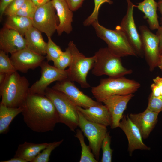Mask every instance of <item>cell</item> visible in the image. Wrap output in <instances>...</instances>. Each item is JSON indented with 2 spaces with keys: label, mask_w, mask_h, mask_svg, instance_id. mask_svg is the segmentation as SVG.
<instances>
[{
  "label": "cell",
  "mask_w": 162,
  "mask_h": 162,
  "mask_svg": "<svg viewBox=\"0 0 162 162\" xmlns=\"http://www.w3.org/2000/svg\"><path fill=\"white\" fill-rule=\"evenodd\" d=\"M21 106L24 122L34 131L44 133L52 131L56 124L60 123L55 106L44 95L29 94Z\"/></svg>",
  "instance_id": "6da1fadb"
},
{
  "label": "cell",
  "mask_w": 162,
  "mask_h": 162,
  "mask_svg": "<svg viewBox=\"0 0 162 162\" xmlns=\"http://www.w3.org/2000/svg\"><path fill=\"white\" fill-rule=\"evenodd\" d=\"M29 85L27 79L17 71L6 74L4 80L0 84V103L10 107L21 106L29 94Z\"/></svg>",
  "instance_id": "7a4b0ae2"
},
{
  "label": "cell",
  "mask_w": 162,
  "mask_h": 162,
  "mask_svg": "<svg viewBox=\"0 0 162 162\" xmlns=\"http://www.w3.org/2000/svg\"><path fill=\"white\" fill-rule=\"evenodd\" d=\"M92 25L97 36L106 43L107 47L113 54L120 57L137 56L124 33L118 26L115 30L109 29L100 25L98 20Z\"/></svg>",
  "instance_id": "3957f363"
},
{
  "label": "cell",
  "mask_w": 162,
  "mask_h": 162,
  "mask_svg": "<svg viewBox=\"0 0 162 162\" xmlns=\"http://www.w3.org/2000/svg\"><path fill=\"white\" fill-rule=\"evenodd\" d=\"M95 60L92 73L99 76L106 75L110 77H118L131 74V69L122 65L121 57L112 53L107 47L100 48L95 54Z\"/></svg>",
  "instance_id": "277c9868"
},
{
  "label": "cell",
  "mask_w": 162,
  "mask_h": 162,
  "mask_svg": "<svg viewBox=\"0 0 162 162\" xmlns=\"http://www.w3.org/2000/svg\"><path fill=\"white\" fill-rule=\"evenodd\" d=\"M140 86L137 82L124 76L109 77L101 79L98 85L92 88L91 92L97 101L101 102L102 99L110 96L133 94Z\"/></svg>",
  "instance_id": "5b68a950"
},
{
  "label": "cell",
  "mask_w": 162,
  "mask_h": 162,
  "mask_svg": "<svg viewBox=\"0 0 162 162\" xmlns=\"http://www.w3.org/2000/svg\"><path fill=\"white\" fill-rule=\"evenodd\" d=\"M45 95L52 102L58 113L60 123L72 131L78 127L79 115L77 106L64 94L48 87Z\"/></svg>",
  "instance_id": "8992f818"
},
{
  "label": "cell",
  "mask_w": 162,
  "mask_h": 162,
  "mask_svg": "<svg viewBox=\"0 0 162 162\" xmlns=\"http://www.w3.org/2000/svg\"><path fill=\"white\" fill-rule=\"evenodd\" d=\"M68 46L72 55V61L67 69L68 79L72 82H76L83 88L90 87L86 78L89 70L93 68L95 60V56L86 57L80 52L72 41L69 42Z\"/></svg>",
  "instance_id": "52a82bcc"
},
{
  "label": "cell",
  "mask_w": 162,
  "mask_h": 162,
  "mask_svg": "<svg viewBox=\"0 0 162 162\" xmlns=\"http://www.w3.org/2000/svg\"><path fill=\"white\" fill-rule=\"evenodd\" d=\"M51 0L38 7L32 19L33 26L48 38L51 37L56 31L58 18Z\"/></svg>",
  "instance_id": "ba28073f"
},
{
  "label": "cell",
  "mask_w": 162,
  "mask_h": 162,
  "mask_svg": "<svg viewBox=\"0 0 162 162\" xmlns=\"http://www.w3.org/2000/svg\"><path fill=\"white\" fill-rule=\"evenodd\" d=\"M78 111V126L88 140L89 146L98 161L102 142L107 132L106 126L88 120Z\"/></svg>",
  "instance_id": "9c48e42d"
},
{
  "label": "cell",
  "mask_w": 162,
  "mask_h": 162,
  "mask_svg": "<svg viewBox=\"0 0 162 162\" xmlns=\"http://www.w3.org/2000/svg\"><path fill=\"white\" fill-rule=\"evenodd\" d=\"M40 67L41 68V77L29 88V94L45 95L46 90L52 83L68 78L67 70L60 69L50 65L47 61H44Z\"/></svg>",
  "instance_id": "30bf717a"
},
{
  "label": "cell",
  "mask_w": 162,
  "mask_h": 162,
  "mask_svg": "<svg viewBox=\"0 0 162 162\" xmlns=\"http://www.w3.org/2000/svg\"><path fill=\"white\" fill-rule=\"evenodd\" d=\"M144 55L149 66V70L153 71L158 66L160 54L159 41L156 34L153 33L145 25L139 27Z\"/></svg>",
  "instance_id": "8fae6325"
},
{
  "label": "cell",
  "mask_w": 162,
  "mask_h": 162,
  "mask_svg": "<svg viewBox=\"0 0 162 162\" xmlns=\"http://www.w3.org/2000/svg\"><path fill=\"white\" fill-rule=\"evenodd\" d=\"M127 10L123 18L119 28L123 32L137 56L142 57L144 55L140 34L137 31L133 16L134 5L130 0H126Z\"/></svg>",
  "instance_id": "7c38bea8"
},
{
  "label": "cell",
  "mask_w": 162,
  "mask_h": 162,
  "mask_svg": "<svg viewBox=\"0 0 162 162\" xmlns=\"http://www.w3.org/2000/svg\"><path fill=\"white\" fill-rule=\"evenodd\" d=\"M52 88L62 92L77 106L84 108L101 104L84 94L68 78L58 81Z\"/></svg>",
  "instance_id": "4fadbf2b"
},
{
  "label": "cell",
  "mask_w": 162,
  "mask_h": 162,
  "mask_svg": "<svg viewBox=\"0 0 162 162\" xmlns=\"http://www.w3.org/2000/svg\"><path fill=\"white\" fill-rule=\"evenodd\" d=\"M45 58L26 48L11 55L10 58L16 71L26 73L40 66Z\"/></svg>",
  "instance_id": "5bb4252c"
},
{
  "label": "cell",
  "mask_w": 162,
  "mask_h": 162,
  "mask_svg": "<svg viewBox=\"0 0 162 162\" xmlns=\"http://www.w3.org/2000/svg\"><path fill=\"white\" fill-rule=\"evenodd\" d=\"M133 94L124 95H115L107 97L102 99L111 116L112 123L111 128H115L119 126L123 113L129 100L134 96Z\"/></svg>",
  "instance_id": "9a60e30c"
},
{
  "label": "cell",
  "mask_w": 162,
  "mask_h": 162,
  "mask_svg": "<svg viewBox=\"0 0 162 162\" xmlns=\"http://www.w3.org/2000/svg\"><path fill=\"white\" fill-rule=\"evenodd\" d=\"M17 31L5 26L0 32V48L11 55L27 48L26 39Z\"/></svg>",
  "instance_id": "2e32d148"
},
{
  "label": "cell",
  "mask_w": 162,
  "mask_h": 162,
  "mask_svg": "<svg viewBox=\"0 0 162 162\" xmlns=\"http://www.w3.org/2000/svg\"><path fill=\"white\" fill-rule=\"evenodd\" d=\"M119 127L124 132L128 142V150L130 155L136 149L149 150L150 148L145 144L141 133L137 126L131 121L129 116H123Z\"/></svg>",
  "instance_id": "e0dca14e"
},
{
  "label": "cell",
  "mask_w": 162,
  "mask_h": 162,
  "mask_svg": "<svg viewBox=\"0 0 162 162\" xmlns=\"http://www.w3.org/2000/svg\"><path fill=\"white\" fill-rule=\"evenodd\" d=\"M158 114L147 108L142 112L130 113L129 116L139 128L142 138L146 139L149 136L155 125Z\"/></svg>",
  "instance_id": "ac0fdd59"
},
{
  "label": "cell",
  "mask_w": 162,
  "mask_h": 162,
  "mask_svg": "<svg viewBox=\"0 0 162 162\" xmlns=\"http://www.w3.org/2000/svg\"><path fill=\"white\" fill-rule=\"evenodd\" d=\"M56 9L59 24L56 31L60 36L63 32L69 34L72 30L73 14L65 0H51Z\"/></svg>",
  "instance_id": "d6986e66"
},
{
  "label": "cell",
  "mask_w": 162,
  "mask_h": 162,
  "mask_svg": "<svg viewBox=\"0 0 162 162\" xmlns=\"http://www.w3.org/2000/svg\"><path fill=\"white\" fill-rule=\"evenodd\" d=\"M78 110L88 120L94 123L111 126L112 117L107 107L101 104L84 108L77 106Z\"/></svg>",
  "instance_id": "ffe728a7"
},
{
  "label": "cell",
  "mask_w": 162,
  "mask_h": 162,
  "mask_svg": "<svg viewBox=\"0 0 162 162\" xmlns=\"http://www.w3.org/2000/svg\"><path fill=\"white\" fill-rule=\"evenodd\" d=\"M41 32L33 26L25 34L27 48L40 55H46L47 43L44 40Z\"/></svg>",
  "instance_id": "44dd1931"
},
{
  "label": "cell",
  "mask_w": 162,
  "mask_h": 162,
  "mask_svg": "<svg viewBox=\"0 0 162 162\" xmlns=\"http://www.w3.org/2000/svg\"><path fill=\"white\" fill-rule=\"evenodd\" d=\"M49 143H35L25 141L18 145L14 157L21 158L26 162H32L37 155L46 148Z\"/></svg>",
  "instance_id": "7402d4cb"
},
{
  "label": "cell",
  "mask_w": 162,
  "mask_h": 162,
  "mask_svg": "<svg viewBox=\"0 0 162 162\" xmlns=\"http://www.w3.org/2000/svg\"><path fill=\"white\" fill-rule=\"evenodd\" d=\"M136 7L144 13L143 18L147 20L151 29H157L159 28L160 25L157 14L158 2L154 0H144L138 3Z\"/></svg>",
  "instance_id": "603a6c76"
},
{
  "label": "cell",
  "mask_w": 162,
  "mask_h": 162,
  "mask_svg": "<svg viewBox=\"0 0 162 162\" xmlns=\"http://www.w3.org/2000/svg\"><path fill=\"white\" fill-rule=\"evenodd\" d=\"M22 108L7 106L0 103V134H4L9 130V125L14 119L21 113Z\"/></svg>",
  "instance_id": "cb8c5ba5"
},
{
  "label": "cell",
  "mask_w": 162,
  "mask_h": 162,
  "mask_svg": "<svg viewBox=\"0 0 162 162\" xmlns=\"http://www.w3.org/2000/svg\"><path fill=\"white\" fill-rule=\"evenodd\" d=\"M4 26L17 31L23 36L33 26L32 19L17 15L8 16Z\"/></svg>",
  "instance_id": "d4e9b609"
},
{
  "label": "cell",
  "mask_w": 162,
  "mask_h": 162,
  "mask_svg": "<svg viewBox=\"0 0 162 162\" xmlns=\"http://www.w3.org/2000/svg\"><path fill=\"white\" fill-rule=\"evenodd\" d=\"M75 136L80 141L81 147V155L80 162H97L93 153L91 152L92 149L89 146L85 143L84 137L82 131L80 129L76 130Z\"/></svg>",
  "instance_id": "484cf974"
},
{
  "label": "cell",
  "mask_w": 162,
  "mask_h": 162,
  "mask_svg": "<svg viewBox=\"0 0 162 162\" xmlns=\"http://www.w3.org/2000/svg\"><path fill=\"white\" fill-rule=\"evenodd\" d=\"M64 141L62 139L58 141L50 142L48 146L39 153L34 158L32 162H48L52 152L60 145Z\"/></svg>",
  "instance_id": "4316f807"
},
{
  "label": "cell",
  "mask_w": 162,
  "mask_h": 162,
  "mask_svg": "<svg viewBox=\"0 0 162 162\" xmlns=\"http://www.w3.org/2000/svg\"><path fill=\"white\" fill-rule=\"evenodd\" d=\"M48 41L46 50V57L47 62L57 59L62 53L63 52L59 46L56 44L52 40L51 37L48 38Z\"/></svg>",
  "instance_id": "83f0119b"
},
{
  "label": "cell",
  "mask_w": 162,
  "mask_h": 162,
  "mask_svg": "<svg viewBox=\"0 0 162 162\" xmlns=\"http://www.w3.org/2000/svg\"><path fill=\"white\" fill-rule=\"evenodd\" d=\"M72 60V55L69 48L66 49L64 52L53 62L54 66L63 70L70 65Z\"/></svg>",
  "instance_id": "f1b7e54d"
},
{
  "label": "cell",
  "mask_w": 162,
  "mask_h": 162,
  "mask_svg": "<svg viewBox=\"0 0 162 162\" xmlns=\"http://www.w3.org/2000/svg\"><path fill=\"white\" fill-rule=\"evenodd\" d=\"M111 136L109 132H107L103 140L101 148L102 150V156L101 162H111L113 150L110 147Z\"/></svg>",
  "instance_id": "f546056e"
},
{
  "label": "cell",
  "mask_w": 162,
  "mask_h": 162,
  "mask_svg": "<svg viewBox=\"0 0 162 162\" xmlns=\"http://www.w3.org/2000/svg\"><path fill=\"white\" fill-rule=\"evenodd\" d=\"M3 51H0V73L8 74L17 71L11 60Z\"/></svg>",
  "instance_id": "4dcf8cb0"
},
{
  "label": "cell",
  "mask_w": 162,
  "mask_h": 162,
  "mask_svg": "<svg viewBox=\"0 0 162 162\" xmlns=\"http://www.w3.org/2000/svg\"><path fill=\"white\" fill-rule=\"evenodd\" d=\"M94 6L92 14L84 21L83 25L87 26L92 25L94 22L98 20L99 11L102 4L107 2L110 4L113 3L111 0H94Z\"/></svg>",
  "instance_id": "1f68e13d"
},
{
  "label": "cell",
  "mask_w": 162,
  "mask_h": 162,
  "mask_svg": "<svg viewBox=\"0 0 162 162\" xmlns=\"http://www.w3.org/2000/svg\"><path fill=\"white\" fill-rule=\"evenodd\" d=\"M37 8L31 0H26L15 15L22 16L32 19Z\"/></svg>",
  "instance_id": "d6a6232c"
},
{
  "label": "cell",
  "mask_w": 162,
  "mask_h": 162,
  "mask_svg": "<svg viewBox=\"0 0 162 162\" xmlns=\"http://www.w3.org/2000/svg\"><path fill=\"white\" fill-rule=\"evenodd\" d=\"M26 0H13L6 7L4 14L8 16L16 15Z\"/></svg>",
  "instance_id": "836d02e7"
},
{
  "label": "cell",
  "mask_w": 162,
  "mask_h": 162,
  "mask_svg": "<svg viewBox=\"0 0 162 162\" xmlns=\"http://www.w3.org/2000/svg\"><path fill=\"white\" fill-rule=\"evenodd\" d=\"M147 108L159 113L162 111V99L155 97L150 94Z\"/></svg>",
  "instance_id": "e575fe53"
},
{
  "label": "cell",
  "mask_w": 162,
  "mask_h": 162,
  "mask_svg": "<svg viewBox=\"0 0 162 162\" xmlns=\"http://www.w3.org/2000/svg\"><path fill=\"white\" fill-rule=\"evenodd\" d=\"M73 11L76 10L81 6L84 0H65Z\"/></svg>",
  "instance_id": "d590c367"
},
{
  "label": "cell",
  "mask_w": 162,
  "mask_h": 162,
  "mask_svg": "<svg viewBox=\"0 0 162 162\" xmlns=\"http://www.w3.org/2000/svg\"><path fill=\"white\" fill-rule=\"evenodd\" d=\"M13 0H0V19L4 14V10L8 5Z\"/></svg>",
  "instance_id": "8d00e7d4"
},
{
  "label": "cell",
  "mask_w": 162,
  "mask_h": 162,
  "mask_svg": "<svg viewBox=\"0 0 162 162\" xmlns=\"http://www.w3.org/2000/svg\"><path fill=\"white\" fill-rule=\"evenodd\" d=\"M156 34L158 38L159 41V50L160 55L162 53V27L160 26L157 29Z\"/></svg>",
  "instance_id": "74e56055"
},
{
  "label": "cell",
  "mask_w": 162,
  "mask_h": 162,
  "mask_svg": "<svg viewBox=\"0 0 162 162\" xmlns=\"http://www.w3.org/2000/svg\"><path fill=\"white\" fill-rule=\"evenodd\" d=\"M37 7L45 4L50 0H31Z\"/></svg>",
  "instance_id": "f35d334b"
},
{
  "label": "cell",
  "mask_w": 162,
  "mask_h": 162,
  "mask_svg": "<svg viewBox=\"0 0 162 162\" xmlns=\"http://www.w3.org/2000/svg\"><path fill=\"white\" fill-rule=\"evenodd\" d=\"M1 162H26L24 159L18 157H14L13 158L8 160L2 161Z\"/></svg>",
  "instance_id": "ab89813d"
},
{
  "label": "cell",
  "mask_w": 162,
  "mask_h": 162,
  "mask_svg": "<svg viewBox=\"0 0 162 162\" xmlns=\"http://www.w3.org/2000/svg\"><path fill=\"white\" fill-rule=\"evenodd\" d=\"M158 8L161 15L160 26L162 27V0H159L158 2Z\"/></svg>",
  "instance_id": "60d3db41"
},
{
  "label": "cell",
  "mask_w": 162,
  "mask_h": 162,
  "mask_svg": "<svg viewBox=\"0 0 162 162\" xmlns=\"http://www.w3.org/2000/svg\"><path fill=\"white\" fill-rule=\"evenodd\" d=\"M6 76V74L4 73H0V84L4 80Z\"/></svg>",
  "instance_id": "b9f144b4"
},
{
  "label": "cell",
  "mask_w": 162,
  "mask_h": 162,
  "mask_svg": "<svg viewBox=\"0 0 162 162\" xmlns=\"http://www.w3.org/2000/svg\"><path fill=\"white\" fill-rule=\"evenodd\" d=\"M158 67L162 71V53L160 55L159 62Z\"/></svg>",
  "instance_id": "7bdbcfd3"
}]
</instances>
